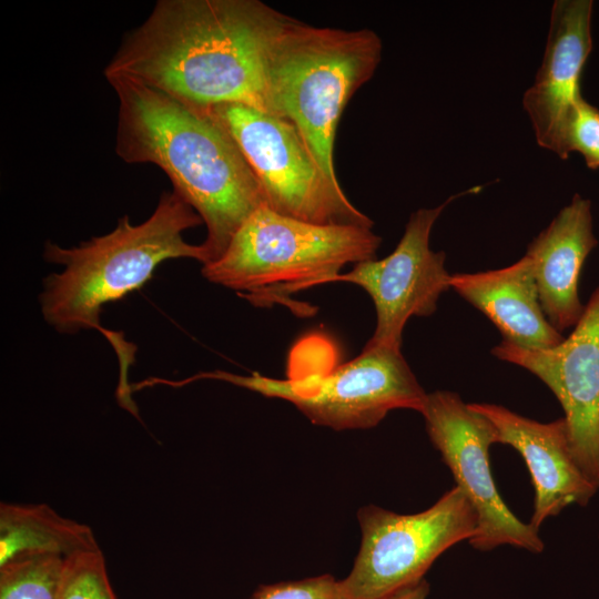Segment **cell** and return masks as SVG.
Returning a JSON list of instances; mask_svg holds the SVG:
<instances>
[{
	"label": "cell",
	"instance_id": "cell-1",
	"mask_svg": "<svg viewBox=\"0 0 599 599\" xmlns=\"http://www.w3.org/2000/svg\"><path fill=\"white\" fill-rule=\"evenodd\" d=\"M284 17L258 0H159L104 75L130 77L202 111L243 104L271 113L268 54Z\"/></svg>",
	"mask_w": 599,
	"mask_h": 599
},
{
	"label": "cell",
	"instance_id": "cell-2",
	"mask_svg": "<svg viewBox=\"0 0 599 599\" xmlns=\"http://www.w3.org/2000/svg\"><path fill=\"white\" fill-rule=\"evenodd\" d=\"M105 78L119 102L118 156L129 164H155L169 176L206 226L207 263L216 261L241 225L266 205L253 171L205 111L130 77Z\"/></svg>",
	"mask_w": 599,
	"mask_h": 599
},
{
	"label": "cell",
	"instance_id": "cell-3",
	"mask_svg": "<svg viewBox=\"0 0 599 599\" xmlns=\"http://www.w3.org/2000/svg\"><path fill=\"white\" fill-rule=\"evenodd\" d=\"M203 221L174 190L163 192L151 216L132 224L119 219L115 229L74 247L47 243L44 257L64 268L44 281L41 308L45 321L60 333L98 328L106 303L140 288L155 268L171 258H194L203 265L209 255L183 233Z\"/></svg>",
	"mask_w": 599,
	"mask_h": 599
},
{
	"label": "cell",
	"instance_id": "cell-4",
	"mask_svg": "<svg viewBox=\"0 0 599 599\" xmlns=\"http://www.w3.org/2000/svg\"><path fill=\"white\" fill-rule=\"evenodd\" d=\"M200 379L287 400L313 424L335 430L372 428L394 409L422 414L428 395L400 351L365 345L358 356L339 363L336 345L322 333L306 335L292 347L285 379L213 370L174 380L173 386Z\"/></svg>",
	"mask_w": 599,
	"mask_h": 599
},
{
	"label": "cell",
	"instance_id": "cell-5",
	"mask_svg": "<svg viewBox=\"0 0 599 599\" xmlns=\"http://www.w3.org/2000/svg\"><path fill=\"white\" fill-rule=\"evenodd\" d=\"M382 50L373 30L315 27L286 14L273 35L267 75L271 113L297 128L336 183L334 145L341 115L374 75Z\"/></svg>",
	"mask_w": 599,
	"mask_h": 599
},
{
	"label": "cell",
	"instance_id": "cell-6",
	"mask_svg": "<svg viewBox=\"0 0 599 599\" xmlns=\"http://www.w3.org/2000/svg\"><path fill=\"white\" fill-rule=\"evenodd\" d=\"M380 242L372 227L314 224L264 205L202 274L256 307L282 304L300 315L294 293L334 282L347 264L375 260Z\"/></svg>",
	"mask_w": 599,
	"mask_h": 599
},
{
	"label": "cell",
	"instance_id": "cell-7",
	"mask_svg": "<svg viewBox=\"0 0 599 599\" xmlns=\"http://www.w3.org/2000/svg\"><path fill=\"white\" fill-rule=\"evenodd\" d=\"M205 112L236 144L271 210L314 224L373 229L341 184L324 173L290 120L243 104H220Z\"/></svg>",
	"mask_w": 599,
	"mask_h": 599
},
{
	"label": "cell",
	"instance_id": "cell-8",
	"mask_svg": "<svg viewBox=\"0 0 599 599\" xmlns=\"http://www.w3.org/2000/svg\"><path fill=\"white\" fill-rule=\"evenodd\" d=\"M357 519L361 546L343 579L349 599H379L423 580L441 554L469 541L477 527L476 511L457 486L420 512L366 505Z\"/></svg>",
	"mask_w": 599,
	"mask_h": 599
},
{
	"label": "cell",
	"instance_id": "cell-9",
	"mask_svg": "<svg viewBox=\"0 0 599 599\" xmlns=\"http://www.w3.org/2000/svg\"><path fill=\"white\" fill-rule=\"evenodd\" d=\"M422 415L430 441L476 511L471 547L488 551L510 545L541 552L544 542L538 529L516 517L494 481L489 461V448L496 444L493 424L448 390L428 394Z\"/></svg>",
	"mask_w": 599,
	"mask_h": 599
},
{
	"label": "cell",
	"instance_id": "cell-10",
	"mask_svg": "<svg viewBox=\"0 0 599 599\" xmlns=\"http://www.w3.org/2000/svg\"><path fill=\"white\" fill-rule=\"evenodd\" d=\"M456 196L436 207L415 211L388 256L357 263L351 272L335 277L334 282L361 286L374 302L376 327L366 346L400 351L408 319L430 316L440 295L450 288L445 253L434 252L429 237L438 216Z\"/></svg>",
	"mask_w": 599,
	"mask_h": 599
},
{
	"label": "cell",
	"instance_id": "cell-11",
	"mask_svg": "<svg viewBox=\"0 0 599 599\" xmlns=\"http://www.w3.org/2000/svg\"><path fill=\"white\" fill-rule=\"evenodd\" d=\"M493 354L529 370L555 394L576 461L599 489V287L575 329L557 346L536 351L502 341Z\"/></svg>",
	"mask_w": 599,
	"mask_h": 599
},
{
	"label": "cell",
	"instance_id": "cell-12",
	"mask_svg": "<svg viewBox=\"0 0 599 599\" xmlns=\"http://www.w3.org/2000/svg\"><path fill=\"white\" fill-rule=\"evenodd\" d=\"M592 7L591 0L554 2L544 59L522 97L537 143L564 160L567 125L582 98L580 77L592 49Z\"/></svg>",
	"mask_w": 599,
	"mask_h": 599
},
{
	"label": "cell",
	"instance_id": "cell-13",
	"mask_svg": "<svg viewBox=\"0 0 599 599\" xmlns=\"http://www.w3.org/2000/svg\"><path fill=\"white\" fill-rule=\"evenodd\" d=\"M469 406L493 424L496 444L511 446L524 458L535 488L529 524L536 529L570 505H588L596 495L598 488L583 474L572 454L564 417L539 423L495 404L474 403Z\"/></svg>",
	"mask_w": 599,
	"mask_h": 599
},
{
	"label": "cell",
	"instance_id": "cell-14",
	"mask_svg": "<svg viewBox=\"0 0 599 599\" xmlns=\"http://www.w3.org/2000/svg\"><path fill=\"white\" fill-rule=\"evenodd\" d=\"M597 243L591 203L576 194L527 248L541 308L560 333L582 316L579 276Z\"/></svg>",
	"mask_w": 599,
	"mask_h": 599
},
{
	"label": "cell",
	"instance_id": "cell-15",
	"mask_svg": "<svg viewBox=\"0 0 599 599\" xmlns=\"http://www.w3.org/2000/svg\"><path fill=\"white\" fill-rule=\"evenodd\" d=\"M450 288L481 311L504 341L527 349H548L565 337L547 319L531 263L524 255L509 266L450 276Z\"/></svg>",
	"mask_w": 599,
	"mask_h": 599
},
{
	"label": "cell",
	"instance_id": "cell-16",
	"mask_svg": "<svg viewBox=\"0 0 599 599\" xmlns=\"http://www.w3.org/2000/svg\"><path fill=\"white\" fill-rule=\"evenodd\" d=\"M97 549L100 546L91 527L45 504H0V566L22 556L68 558Z\"/></svg>",
	"mask_w": 599,
	"mask_h": 599
},
{
	"label": "cell",
	"instance_id": "cell-17",
	"mask_svg": "<svg viewBox=\"0 0 599 599\" xmlns=\"http://www.w3.org/2000/svg\"><path fill=\"white\" fill-rule=\"evenodd\" d=\"M65 558L29 555L0 566V599H57Z\"/></svg>",
	"mask_w": 599,
	"mask_h": 599
},
{
	"label": "cell",
	"instance_id": "cell-18",
	"mask_svg": "<svg viewBox=\"0 0 599 599\" xmlns=\"http://www.w3.org/2000/svg\"><path fill=\"white\" fill-rule=\"evenodd\" d=\"M57 599H118L101 548L65 558Z\"/></svg>",
	"mask_w": 599,
	"mask_h": 599
},
{
	"label": "cell",
	"instance_id": "cell-19",
	"mask_svg": "<svg viewBox=\"0 0 599 599\" xmlns=\"http://www.w3.org/2000/svg\"><path fill=\"white\" fill-rule=\"evenodd\" d=\"M566 152L582 155L588 167H599V110L581 98L569 119L566 138Z\"/></svg>",
	"mask_w": 599,
	"mask_h": 599
},
{
	"label": "cell",
	"instance_id": "cell-20",
	"mask_svg": "<svg viewBox=\"0 0 599 599\" xmlns=\"http://www.w3.org/2000/svg\"><path fill=\"white\" fill-rule=\"evenodd\" d=\"M250 599H349L343 583L332 575L260 586Z\"/></svg>",
	"mask_w": 599,
	"mask_h": 599
},
{
	"label": "cell",
	"instance_id": "cell-21",
	"mask_svg": "<svg viewBox=\"0 0 599 599\" xmlns=\"http://www.w3.org/2000/svg\"><path fill=\"white\" fill-rule=\"evenodd\" d=\"M429 592V585L423 580L406 586L379 599H426Z\"/></svg>",
	"mask_w": 599,
	"mask_h": 599
}]
</instances>
